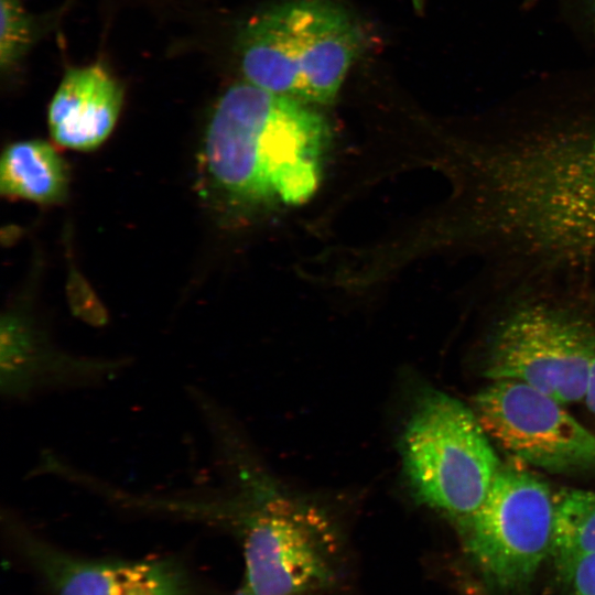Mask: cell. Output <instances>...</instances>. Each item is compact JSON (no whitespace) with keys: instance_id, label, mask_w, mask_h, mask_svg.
<instances>
[{"instance_id":"cell-1","label":"cell","mask_w":595,"mask_h":595,"mask_svg":"<svg viewBox=\"0 0 595 595\" xmlns=\"http://www.w3.org/2000/svg\"><path fill=\"white\" fill-rule=\"evenodd\" d=\"M331 127L316 106L246 80L217 98L204 134L206 180L232 207L299 205L317 190Z\"/></svg>"},{"instance_id":"cell-2","label":"cell","mask_w":595,"mask_h":595,"mask_svg":"<svg viewBox=\"0 0 595 595\" xmlns=\"http://www.w3.org/2000/svg\"><path fill=\"white\" fill-rule=\"evenodd\" d=\"M366 36L333 0H283L239 28L236 54L244 80L310 105L334 101Z\"/></svg>"},{"instance_id":"cell-3","label":"cell","mask_w":595,"mask_h":595,"mask_svg":"<svg viewBox=\"0 0 595 595\" xmlns=\"http://www.w3.org/2000/svg\"><path fill=\"white\" fill-rule=\"evenodd\" d=\"M490 440L472 407L437 390L420 396L401 437L416 501L454 523L475 511L502 464Z\"/></svg>"},{"instance_id":"cell-4","label":"cell","mask_w":595,"mask_h":595,"mask_svg":"<svg viewBox=\"0 0 595 595\" xmlns=\"http://www.w3.org/2000/svg\"><path fill=\"white\" fill-rule=\"evenodd\" d=\"M553 515L554 493L519 461L501 464L479 507L455 524L485 582L517 594L550 556Z\"/></svg>"},{"instance_id":"cell-5","label":"cell","mask_w":595,"mask_h":595,"mask_svg":"<svg viewBox=\"0 0 595 595\" xmlns=\"http://www.w3.org/2000/svg\"><path fill=\"white\" fill-rule=\"evenodd\" d=\"M595 359V327L545 305L521 309L496 329L484 374L515 380L565 404L584 400Z\"/></svg>"},{"instance_id":"cell-6","label":"cell","mask_w":595,"mask_h":595,"mask_svg":"<svg viewBox=\"0 0 595 595\" xmlns=\"http://www.w3.org/2000/svg\"><path fill=\"white\" fill-rule=\"evenodd\" d=\"M564 404L515 380H494L473 399L486 433L523 464L551 472L595 468V433Z\"/></svg>"},{"instance_id":"cell-7","label":"cell","mask_w":595,"mask_h":595,"mask_svg":"<svg viewBox=\"0 0 595 595\" xmlns=\"http://www.w3.org/2000/svg\"><path fill=\"white\" fill-rule=\"evenodd\" d=\"M130 365L131 358L125 356H91L61 348L19 307L2 314L0 392L7 401L21 402L43 393L101 386Z\"/></svg>"},{"instance_id":"cell-8","label":"cell","mask_w":595,"mask_h":595,"mask_svg":"<svg viewBox=\"0 0 595 595\" xmlns=\"http://www.w3.org/2000/svg\"><path fill=\"white\" fill-rule=\"evenodd\" d=\"M122 100L121 85L102 64L71 67L48 105L52 139L65 149H96L112 132Z\"/></svg>"},{"instance_id":"cell-9","label":"cell","mask_w":595,"mask_h":595,"mask_svg":"<svg viewBox=\"0 0 595 595\" xmlns=\"http://www.w3.org/2000/svg\"><path fill=\"white\" fill-rule=\"evenodd\" d=\"M3 528L13 547L39 573L53 595H122L145 560L87 559L71 554L31 530L10 510Z\"/></svg>"},{"instance_id":"cell-10","label":"cell","mask_w":595,"mask_h":595,"mask_svg":"<svg viewBox=\"0 0 595 595\" xmlns=\"http://www.w3.org/2000/svg\"><path fill=\"white\" fill-rule=\"evenodd\" d=\"M68 174L57 151L41 140L8 145L0 162V190L12 199L51 205L67 194Z\"/></svg>"},{"instance_id":"cell-11","label":"cell","mask_w":595,"mask_h":595,"mask_svg":"<svg viewBox=\"0 0 595 595\" xmlns=\"http://www.w3.org/2000/svg\"><path fill=\"white\" fill-rule=\"evenodd\" d=\"M595 552V491L561 488L554 493L550 556L558 573Z\"/></svg>"},{"instance_id":"cell-12","label":"cell","mask_w":595,"mask_h":595,"mask_svg":"<svg viewBox=\"0 0 595 595\" xmlns=\"http://www.w3.org/2000/svg\"><path fill=\"white\" fill-rule=\"evenodd\" d=\"M0 68L11 75L34 45L41 25L21 0H0Z\"/></svg>"},{"instance_id":"cell-13","label":"cell","mask_w":595,"mask_h":595,"mask_svg":"<svg viewBox=\"0 0 595 595\" xmlns=\"http://www.w3.org/2000/svg\"><path fill=\"white\" fill-rule=\"evenodd\" d=\"M195 583L174 558L148 559L139 577L122 595H194Z\"/></svg>"},{"instance_id":"cell-14","label":"cell","mask_w":595,"mask_h":595,"mask_svg":"<svg viewBox=\"0 0 595 595\" xmlns=\"http://www.w3.org/2000/svg\"><path fill=\"white\" fill-rule=\"evenodd\" d=\"M559 575L569 595H595V552L576 560Z\"/></svg>"},{"instance_id":"cell-15","label":"cell","mask_w":595,"mask_h":595,"mask_svg":"<svg viewBox=\"0 0 595 595\" xmlns=\"http://www.w3.org/2000/svg\"><path fill=\"white\" fill-rule=\"evenodd\" d=\"M584 401L588 410L595 415V359L589 372Z\"/></svg>"},{"instance_id":"cell-16","label":"cell","mask_w":595,"mask_h":595,"mask_svg":"<svg viewBox=\"0 0 595 595\" xmlns=\"http://www.w3.org/2000/svg\"><path fill=\"white\" fill-rule=\"evenodd\" d=\"M235 595H253L247 591H245L244 588L240 587V589L235 594Z\"/></svg>"}]
</instances>
